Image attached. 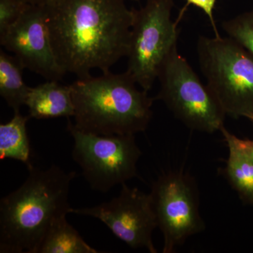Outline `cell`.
<instances>
[{"mask_svg": "<svg viewBox=\"0 0 253 253\" xmlns=\"http://www.w3.org/2000/svg\"><path fill=\"white\" fill-rule=\"evenodd\" d=\"M126 0H54L44 5L55 56L78 78L102 73L126 57L134 9Z\"/></svg>", "mask_w": 253, "mask_h": 253, "instance_id": "cell-1", "label": "cell"}, {"mask_svg": "<svg viewBox=\"0 0 253 253\" xmlns=\"http://www.w3.org/2000/svg\"><path fill=\"white\" fill-rule=\"evenodd\" d=\"M28 170L22 185L0 201L1 253H37L53 223L72 209L68 196L74 171L56 165Z\"/></svg>", "mask_w": 253, "mask_h": 253, "instance_id": "cell-2", "label": "cell"}, {"mask_svg": "<svg viewBox=\"0 0 253 253\" xmlns=\"http://www.w3.org/2000/svg\"><path fill=\"white\" fill-rule=\"evenodd\" d=\"M125 73H103L99 77L78 78L71 84L75 113L73 126L98 135L144 132L153 116V98L136 88Z\"/></svg>", "mask_w": 253, "mask_h": 253, "instance_id": "cell-3", "label": "cell"}, {"mask_svg": "<svg viewBox=\"0 0 253 253\" xmlns=\"http://www.w3.org/2000/svg\"><path fill=\"white\" fill-rule=\"evenodd\" d=\"M199 66L226 115L253 114V55L229 37H200Z\"/></svg>", "mask_w": 253, "mask_h": 253, "instance_id": "cell-4", "label": "cell"}, {"mask_svg": "<svg viewBox=\"0 0 253 253\" xmlns=\"http://www.w3.org/2000/svg\"><path fill=\"white\" fill-rule=\"evenodd\" d=\"M158 79L161 100L190 129L202 132L220 131L226 115L207 84L199 79L177 46L163 62Z\"/></svg>", "mask_w": 253, "mask_h": 253, "instance_id": "cell-5", "label": "cell"}, {"mask_svg": "<svg viewBox=\"0 0 253 253\" xmlns=\"http://www.w3.org/2000/svg\"><path fill=\"white\" fill-rule=\"evenodd\" d=\"M173 6L174 0H146L140 9H134L126 72L145 91L151 89L165 60L177 46Z\"/></svg>", "mask_w": 253, "mask_h": 253, "instance_id": "cell-6", "label": "cell"}, {"mask_svg": "<svg viewBox=\"0 0 253 253\" xmlns=\"http://www.w3.org/2000/svg\"><path fill=\"white\" fill-rule=\"evenodd\" d=\"M72 157L91 189L106 193L136 177L141 156L133 134L98 135L78 130L68 119Z\"/></svg>", "mask_w": 253, "mask_h": 253, "instance_id": "cell-7", "label": "cell"}, {"mask_svg": "<svg viewBox=\"0 0 253 253\" xmlns=\"http://www.w3.org/2000/svg\"><path fill=\"white\" fill-rule=\"evenodd\" d=\"M149 194L158 228L164 238L163 253H174L188 238L206 229L200 214L197 184L189 173H163L154 181Z\"/></svg>", "mask_w": 253, "mask_h": 253, "instance_id": "cell-8", "label": "cell"}, {"mask_svg": "<svg viewBox=\"0 0 253 253\" xmlns=\"http://www.w3.org/2000/svg\"><path fill=\"white\" fill-rule=\"evenodd\" d=\"M121 186L119 195L109 201L93 207L72 208L71 213L99 219L131 249L157 253L152 234L158 224L150 194L126 183Z\"/></svg>", "mask_w": 253, "mask_h": 253, "instance_id": "cell-9", "label": "cell"}, {"mask_svg": "<svg viewBox=\"0 0 253 253\" xmlns=\"http://www.w3.org/2000/svg\"><path fill=\"white\" fill-rule=\"evenodd\" d=\"M0 44L14 54L23 67L47 81H59L66 74L55 56L44 6L30 5L16 22L0 35Z\"/></svg>", "mask_w": 253, "mask_h": 253, "instance_id": "cell-10", "label": "cell"}, {"mask_svg": "<svg viewBox=\"0 0 253 253\" xmlns=\"http://www.w3.org/2000/svg\"><path fill=\"white\" fill-rule=\"evenodd\" d=\"M220 131L229 149L223 174L241 201L253 206V140L240 139L224 126Z\"/></svg>", "mask_w": 253, "mask_h": 253, "instance_id": "cell-11", "label": "cell"}, {"mask_svg": "<svg viewBox=\"0 0 253 253\" xmlns=\"http://www.w3.org/2000/svg\"><path fill=\"white\" fill-rule=\"evenodd\" d=\"M26 106L30 118L43 120L69 118L74 116L71 85L60 84L57 81H47L31 87Z\"/></svg>", "mask_w": 253, "mask_h": 253, "instance_id": "cell-12", "label": "cell"}, {"mask_svg": "<svg viewBox=\"0 0 253 253\" xmlns=\"http://www.w3.org/2000/svg\"><path fill=\"white\" fill-rule=\"evenodd\" d=\"M22 63L15 56L0 50V95L14 113L26 105L31 86L25 83Z\"/></svg>", "mask_w": 253, "mask_h": 253, "instance_id": "cell-13", "label": "cell"}, {"mask_svg": "<svg viewBox=\"0 0 253 253\" xmlns=\"http://www.w3.org/2000/svg\"><path fill=\"white\" fill-rule=\"evenodd\" d=\"M29 118L16 113L11 121L0 125V159L16 160L26 165L28 169L33 166L26 127Z\"/></svg>", "mask_w": 253, "mask_h": 253, "instance_id": "cell-14", "label": "cell"}, {"mask_svg": "<svg viewBox=\"0 0 253 253\" xmlns=\"http://www.w3.org/2000/svg\"><path fill=\"white\" fill-rule=\"evenodd\" d=\"M86 244L78 231L68 222L66 216L59 218L46 232L37 253H98Z\"/></svg>", "mask_w": 253, "mask_h": 253, "instance_id": "cell-15", "label": "cell"}, {"mask_svg": "<svg viewBox=\"0 0 253 253\" xmlns=\"http://www.w3.org/2000/svg\"><path fill=\"white\" fill-rule=\"evenodd\" d=\"M228 37L253 55V9L222 23Z\"/></svg>", "mask_w": 253, "mask_h": 253, "instance_id": "cell-16", "label": "cell"}, {"mask_svg": "<svg viewBox=\"0 0 253 253\" xmlns=\"http://www.w3.org/2000/svg\"><path fill=\"white\" fill-rule=\"evenodd\" d=\"M29 6L19 0H0V35L14 25Z\"/></svg>", "mask_w": 253, "mask_h": 253, "instance_id": "cell-17", "label": "cell"}, {"mask_svg": "<svg viewBox=\"0 0 253 253\" xmlns=\"http://www.w3.org/2000/svg\"><path fill=\"white\" fill-rule=\"evenodd\" d=\"M217 0H186V4L184 7L181 10L180 15H179V18H178L176 22L181 19V16L184 15V11H186V8L189 5H194L199 9L202 10L205 13V14L209 18L211 21V25L213 28V31L214 32L215 36H219V32L217 27H216L215 22H214V15H213V11H214V6H215Z\"/></svg>", "mask_w": 253, "mask_h": 253, "instance_id": "cell-18", "label": "cell"}, {"mask_svg": "<svg viewBox=\"0 0 253 253\" xmlns=\"http://www.w3.org/2000/svg\"><path fill=\"white\" fill-rule=\"evenodd\" d=\"M29 5H39V6H44V5L49 4L54 0H19Z\"/></svg>", "mask_w": 253, "mask_h": 253, "instance_id": "cell-19", "label": "cell"}, {"mask_svg": "<svg viewBox=\"0 0 253 253\" xmlns=\"http://www.w3.org/2000/svg\"><path fill=\"white\" fill-rule=\"evenodd\" d=\"M247 118H249V119L251 120V121L253 123V114L251 115V116H249Z\"/></svg>", "mask_w": 253, "mask_h": 253, "instance_id": "cell-20", "label": "cell"}, {"mask_svg": "<svg viewBox=\"0 0 253 253\" xmlns=\"http://www.w3.org/2000/svg\"><path fill=\"white\" fill-rule=\"evenodd\" d=\"M131 1H139V0H131Z\"/></svg>", "mask_w": 253, "mask_h": 253, "instance_id": "cell-21", "label": "cell"}, {"mask_svg": "<svg viewBox=\"0 0 253 253\" xmlns=\"http://www.w3.org/2000/svg\"></svg>", "mask_w": 253, "mask_h": 253, "instance_id": "cell-22", "label": "cell"}]
</instances>
